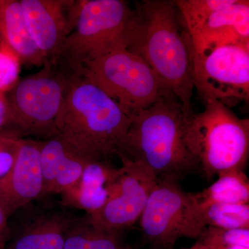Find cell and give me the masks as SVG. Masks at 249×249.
<instances>
[{"label": "cell", "instance_id": "44dd1931", "mask_svg": "<svg viewBox=\"0 0 249 249\" xmlns=\"http://www.w3.org/2000/svg\"><path fill=\"white\" fill-rule=\"evenodd\" d=\"M236 0H176L174 3L179 11L190 37L205 24L216 11L233 4Z\"/></svg>", "mask_w": 249, "mask_h": 249}, {"label": "cell", "instance_id": "8992f818", "mask_svg": "<svg viewBox=\"0 0 249 249\" xmlns=\"http://www.w3.org/2000/svg\"><path fill=\"white\" fill-rule=\"evenodd\" d=\"M132 11L124 0H83L76 27L65 40L57 64L80 74L86 64L124 50Z\"/></svg>", "mask_w": 249, "mask_h": 249}, {"label": "cell", "instance_id": "5bb4252c", "mask_svg": "<svg viewBox=\"0 0 249 249\" xmlns=\"http://www.w3.org/2000/svg\"><path fill=\"white\" fill-rule=\"evenodd\" d=\"M123 171L122 167L116 168L109 160L88 163L77 184L60 194L62 203L89 215L96 214L109 199Z\"/></svg>", "mask_w": 249, "mask_h": 249}, {"label": "cell", "instance_id": "8fae6325", "mask_svg": "<svg viewBox=\"0 0 249 249\" xmlns=\"http://www.w3.org/2000/svg\"><path fill=\"white\" fill-rule=\"evenodd\" d=\"M20 2L31 37L45 57V63L56 65L65 40L76 27L83 0Z\"/></svg>", "mask_w": 249, "mask_h": 249}, {"label": "cell", "instance_id": "f1b7e54d", "mask_svg": "<svg viewBox=\"0 0 249 249\" xmlns=\"http://www.w3.org/2000/svg\"><path fill=\"white\" fill-rule=\"evenodd\" d=\"M124 249H132L130 247H128V246H127V247H126L125 248H124Z\"/></svg>", "mask_w": 249, "mask_h": 249}, {"label": "cell", "instance_id": "9a60e30c", "mask_svg": "<svg viewBox=\"0 0 249 249\" xmlns=\"http://www.w3.org/2000/svg\"><path fill=\"white\" fill-rule=\"evenodd\" d=\"M88 163L72 153L58 136L40 141L42 196L61 194L74 186L79 181Z\"/></svg>", "mask_w": 249, "mask_h": 249}, {"label": "cell", "instance_id": "6da1fadb", "mask_svg": "<svg viewBox=\"0 0 249 249\" xmlns=\"http://www.w3.org/2000/svg\"><path fill=\"white\" fill-rule=\"evenodd\" d=\"M125 50L143 59L177 96L186 119L195 114L191 37L174 1H136Z\"/></svg>", "mask_w": 249, "mask_h": 249}, {"label": "cell", "instance_id": "3957f363", "mask_svg": "<svg viewBox=\"0 0 249 249\" xmlns=\"http://www.w3.org/2000/svg\"><path fill=\"white\" fill-rule=\"evenodd\" d=\"M185 124L181 103L168 91L131 117L118 156L145 167L157 178H180L199 165L185 145Z\"/></svg>", "mask_w": 249, "mask_h": 249}, {"label": "cell", "instance_id": "5b68a950", "mask_svg": "<svg viewBox=\"0 0 249 249\" xmlns=\"http://www.w3.org/2000/svg\"><path fill=\"white\" fill-rule=\"evenodd\" d=\"M77 75L58 64L45 63L37 73L20 78L6 93L11 118L2 131L18 139L58 136L57 117Z\"/></svg>", "mask_w": 249, "mask_h": 249}, {"label": "cell", "instance_id": "7a4b0ae2", "mask_svg": "<svg viewBox=\"0 0 249 249\" xmlns=\"http://www.w3.org/2000/svg\"><path fill=\"white\" fill-rule=\"evenodd\" d=\"M128 115L82 74L77 75L57 117L58 136L87 163L118 155L130 124Z\"/></svg>", "mask_w": 249, "mask_h": 249}, {"label": "cell", "instance_id": "9c48e42d", "mask_svg": "<svg viewBox=\"0 0 249 249\" xmlns=\"http://www.w3.org/2000/svg\"><path fill=\"white\" fill-rule=\"evenodd\" d=\"M194 88L203 105L216 100L231 108L249 100V43L218 46L193 55Z\"/></svg>", "mask_w": 249, "mask_h": 249}, {"label": "cell", "instance_id": "30bf717a", "mask_svg": "<svg viewBox=\"0 0 249 249\" xmlns=\"http://www.w3.org/2000/svg\"><path fill=\"white\" fill-rule=\"evenodd\" d=\"M121 160L124 171L115 189L102 209L88 215L98 229L123 235L140 219L157 178L142 165Z\"/></svg>", "mask_w": 249, "mask_h": 249}, {"label": "cell", "instance_id": "cb8c5ba5", "mask_svg": "<svg viewBox=\"0 0 249 249\" xmlns=\"http://www.w3.org/2000/svg\"><path fill=\"white\" fill-rule=\"evenodd\" d=\"M18 140L8 132H0V178L6 175L14 165L17 153Z\"/></svg>", "mask_w": 249, "mask_h": 249}, {"label": "cell", "instance_id": "d4e9b609", "mask_svg": "<svg viewBox=\"0 0 249 249\" xmlns=\"http://www.w3.org/2000/svg\"><path fill=\"white\" fill-rule=\"evenodd\" d=\"M7 214L0 205V249H6L11 235Z\"/></svg>", "mask_w": 249, "mask_h": 249}, {"label": "cell", "instance_id": "4316f807", "mask_svg": "<svg viewBox=\"0 0 249 249\" xmlns=\"http://www.w3.org/2000/svg\"><path fill=\"white\" fill-rule=\"evenodd\" d=\"M181 249H208L204 246L201 245L199 242H196V243L194 245L192 246L190 248H183Z\"/></svg>", "mask_w": 249, "mask_h": 249}, {"label": "cell", "instance_id": "603a6c76", "mask_svg": "<svg viewBox=\"0 0 249 249\" xmlns=\"http://www.w3.org/2000/svg\"><path fill=\"white\" fill-rule=\"evenodd\" d=\"M21 65L17 55L0 44V92L9 93L18 84L20 80Z\"/></svg>", "mask_w": 249, "mask_h": 249}, {"label": "cell", "instance_id": "ac0fdd59", "mask_svg": "<svg viewBox=\"0 0 249 249\" xmlns=\"http://www.w3.org/2000/svg\"><path fill=\"white\" fill-rule=\"evenodd\" d=\"M217 176V181L211 186L191 193L200 211L215 204H249V181L244 170H228Z\"/></svg>", "mask_w": 249, "mask_h": 249}, {"label": "cell", "instance_id": "83f0119b", "mask_svg": "<svg viewBox=\"0 0 249 249\" xmlns=\"http://www.w3.org/2000/svg\"><path fill=\"white\" fill-rule=\"evenodd\" d=\"M219 249H249L247 247H241V246H231V247H225V248Z\"/></svg>", "mask_w": 249, "mask_h": 249}, {"label": "cell", "instance_id": "7402d4cb", "mask_svg": "<svg viewBox=\"0 0 249 249\" xmlns=\"http://www.w3.org/2000/svg\"><path fill=\"white\" fill-rule=\"evenodd\" d=\"M196 242L208 249H219L231 246L249 248V229H224L206 227Z\"/></svg>", "mask_w": 249, "mask_h": 249}, {"label": "cell", "instance_id": "ba28073f", "mask_svg": "<svg viewBox=\"0 0 249 249\" xmlns=\"http://www.w3.org/2000/svg\"><path fill=\"white\" fill-rule=\"evenodd\" d=\"M178 179L157 178L139 219L144 237L155 249H174L182 237L197 240L206 227L200 209Z\"/></svg>", "mask_w": 249, "mask_h": 249}, {"label": "cell", "instance_id": "52a82bcc", "mask_svg": "<svg viewBox=\"0 0 249 249\" xmlns=\"http://www.w3.org/2000/svg\"><path fill=\"white\" fill-rule=\"evenodd\" d=\"M80 74L104 91L130 119L170 91L143 59L125 49L86 64Z\"/></svg>", "mask_w": 249, "mask_h": 249}, {"label": "cell", "instance_id": "e0dca14e", "mask_svg": "<svg viewBox=\"0 0 249 249\" xmlns=\"http://www.w3.org/2000/svg\"><path fill=\"white\" fill-rule=\"evenodd\" d=\"M73 219L58 211L37 214L22 226L6 249H62Z\"/></svg>", "mask_w": 249, "mask_h": 249}, {"label": "cell", "instance_id": "4fadbf2b", "mask_svg": "<svg viewBox=\"0 0 249 249\" xmlns=\"http://www.w3.org/2000/svg\"><path fill=\"white\" fill-rule=\"evenodd\" d=\"M190 37L192 56L218 46L249 43V0H236L216 11Z\"/></svg>", "mask_w": 249, "mask_h": 249}, {"label": "cell", "instance_id": "d6986e66", "mask_svg": "<svg viewBox=\"0 0 249 249\" xmlns=\"http://www.w3.org/2000/svg\"><path fill=\"white\" fill-rule=\"evenodd\" d=\"M122 235L105 231L93 225L89 216L73 219L62 249H124Z\"/></svg>", "mask_w": 249, "mask_h": 249}, {"label": "cell", "instance_id": "277c9868", "mask_svg": "<svg viewBox=\"0 0 249 249\" xmlns=\"http://www.w3.org/2000/svg\"><path fill=\"white\" fill-rule=\"evenodd\" d=\"M204 111L185 124L183 141L207 179L231 170H244L249 155V120L231 108L208 100Z\"/></svg>", "mask_w": 249, "mask_h": 249}, {"label": "cell", "instance_id": "7c38bea8", "mask_svg": "<svg viewBox=\"0 0 249 249\" xmlns=\"http://www.w3.org/2000/svg\"><path fill=\"white\" fill-rule=\"evenodd\" d=\"M40 141L19 139L12 168L0 178V205L8 217L42 197Z\"/></svg>", "mask_w": 249, "mask_h": 249}, {"label": "cell", "instance_id": "484cf974", "mask_svg": "<svg viewBox=\"0 0 249 249\" xmlns=\"http://www.w3.org/2000/svg\"><path fill=\"white\" fill-rule=\"evenodd\" d=\"M11 109L6 93L0 92V131L6 128L9 124Z\"/></svg>", "mask_w": 249, "mask_h": 249}, {"label": "cell", "instance_id": "ffe728a7", "mask_svg": "<svg viewBox=\"0 0 249 249\" xmlns=\"http://www.w3.org/2000/svg\"><path fill=\"white\" fill-rule=\"evenodd\" d=\"M206 227L249 229V205L215 204L201 210Z\"/></svg>", "mask_w": 249, "mask_h": 249}, {"label": "cell", "instance_id": "2e32d148", "mask_svg": "<svg viewBox=\"0 0 249 249\" xmlns=\"http://www.w3.org/2000/svg\"><path fill=\"white\" fill-rule=\"evenodd\" d=\"M0 44L11 49L22 65H45V57L29 32L20 1L0 0Z\"/></svg>", "mask_w": 249, "mask_h": 249}]
</instances>
